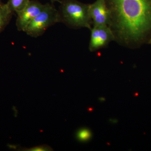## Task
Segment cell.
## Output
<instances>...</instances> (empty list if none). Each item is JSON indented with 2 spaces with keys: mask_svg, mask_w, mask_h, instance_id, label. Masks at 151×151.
<instances>
[{
  "mask_svg": "<svg viewBox=\"0 0 151 151\" xmlns=\"http://www.w3.org/2000/svg\"><path fill=\"white\" fill-rule=\"evenodd\" d=\"M108 26L115 40L128 45L141 39L151 27V0H105Z\"/></svg>",
  "mask_w": 151,
  "mask_h": 151,
  "instance_id": "1",
  "label": "cell"
},
{
  "mask_svg": "<svg viewBox=\"0 0 151 151\" xmlns=\"http://www.w3.org/2000/svg\"><path fill=\"white\" fill-rule=\"evenodd\" d=\"M60 3L59 22L73 28H87L91 30L92 22L89 15V4L77 0H62Z\"/></svg>",
  "mask_w": 151,
  "mask_h": 151,
  "instance_id": "2",
  "label": "cell"
},
{
  "mask_svg": "<svg viewBox=\"0 0 151 151\" xmlns=\"http://www.w3.org/2000/svg\"><path fill=\"white\" fill-rule=\"evenodd\" d=\"M59 22L58 10L49 4H44L40 13L32 21L24 32L33 37L42 35L48 28Z\"/></svg>",
  "mask_w": 151,
  "mask_h": 151,
  "instance_id": "3",
  "label": "cell"
},
{
  "mask_svg": "<svg viewBox=\"0 0 151 151\" xmlns=\"http://www.w3.org/2000/svg\"><path fill=\"white\" fill-rule=\"evenodd\" d=\"M91 31L89 45L91 51L103 48L111 41L115 40L113 32L108 25L94 26Z\"/></svg>",
  "mask_w": 151,
  "mask_h": 151,
  "instance_id": "4",
  "label": "cell"
},
{
  "mask_svg": "<svg viewBox=\"0 0 151 151\" xmlns=\"http://www.w3.org/2000/svg\"><path fill=\"white\" fill-rule=\"evenodd\" d=\"M44 4L38 1H29L26 6L17 14L16 26L19 31L24 32L28 24L43 9Z\"/></svg>",
  "mask_w": 151,
  "mask_h": 151,
  "instance_id": "5",
  "label": "cell"
},
{
  "mask_svg": "<svg viewBox=\"0 0 151 151\" xmlns=\"http://www.w3.org/2000/svg\"><path fill=\"white\" fill-rule=\"evenodd\" d=\"M89 13L94 26L108 25L110 22V12L105 0H97L89 4Z\"/></svg>",
  "mask_w": 151,
  "mask_h": 151,
  "instance_id": "6",
  "label": "cell"
},
{
  "mask_svg": "<svg viewBox=\"0 0 151 151\" xmlns=\"http://www.w3.org/2000/svg\"><path fill=\"white\" fill-rule=\"evenodd\" d=\"M13 13L7 4H4L0 7V33L9 24Z\"/></svg>",
  "mask_w": 151,
  "mask_h": 151,
  "instance_id": "7",
  "label": "cell"
},
{
  "mask_svg": "<svg viewBox=\"0 0 151 151\" xmlns=\"http://www.w3.org/2000/svg\"><path fill=\"white\" fill-rule=\"evenodd\" d=\"M30 0H9L6 3L9 8L11 11L16 14L22 10Z\"/></svg>",
  "mask_w": 151,
  "mask_h": 151,
  "instance_id": "8",
  "label": "cell"
},
{
  "mask_svg": "<svg viewBox=\"0 0 151 151\" xmlns=\"http://www.w3.org/2000/svg\"><path fill=\"white\" fill-rule=\"evenodd\" d=\"M77 137L80 140L86 141L89 139L91 137V133L89 130L87 129H81L78 132Z\"/></svg>",
  "mask_w": 151,
  "mask_h": 151,
  "instance_id": "9",
  "label": "cell"
},
{
  "mask_svg": "<svg viewBox=\"0 0 151 151\" xmlns=\"http://www.w3.org/2000/svg\"><path fill=\"white\" fill-rule=\"evenodd\" d=\"M21 150L27 151H53V150L50 146L47 145H42L37 146L31 148H22Z\"/></svg>",
  "mask_w": 151,
  "mask_h": 151,
  "instance_id": "10",
  "label": "cell"
},
{
  "mask_svg": "<svg viewBox=\"0 0 151 151\" xmlns=\"http://www.w3.org/2000/svg\"><path fill=\"white\" fill-rule=\"evenodd\" d=\"M51 1L52 2H54L56 1H58L59 2H60V1H59L58 0H51Z\"/></svg>",
  "mask_w": 151,
  "mask_h": 151,
  "instance_id": "11",
  "label": "cell"
},
{
  "mask_svg": "<svg viewBox=\"0 0 151 151\" xmlns=\"http://www.w3.org/2000/svg\"><path fill=\"white\" fill-rule=\"evenodd\" d=\"M3 4H3L2 3H1V0H0V7H1V6H2L3 5Z\"/></svg>",
  "mask_w": 151,
  "mask_h": 151,
  "instance_id": "12",
  "label": "cell"
},
{
  "mask_svg": "<svg viewBox=\"0 0 151 151\" xmlns=\"http://www.w3.org/2000/svg\"><path fill=\"white\" fill-rule=\"evenodd\" d=\"M150 43L151 44V39L150 40Z\"/></svg>",
  "mask_w": 151,
  "mask_h": 151,
  "instance_id": "13",
  "label": "cell"
}]
</instances>
